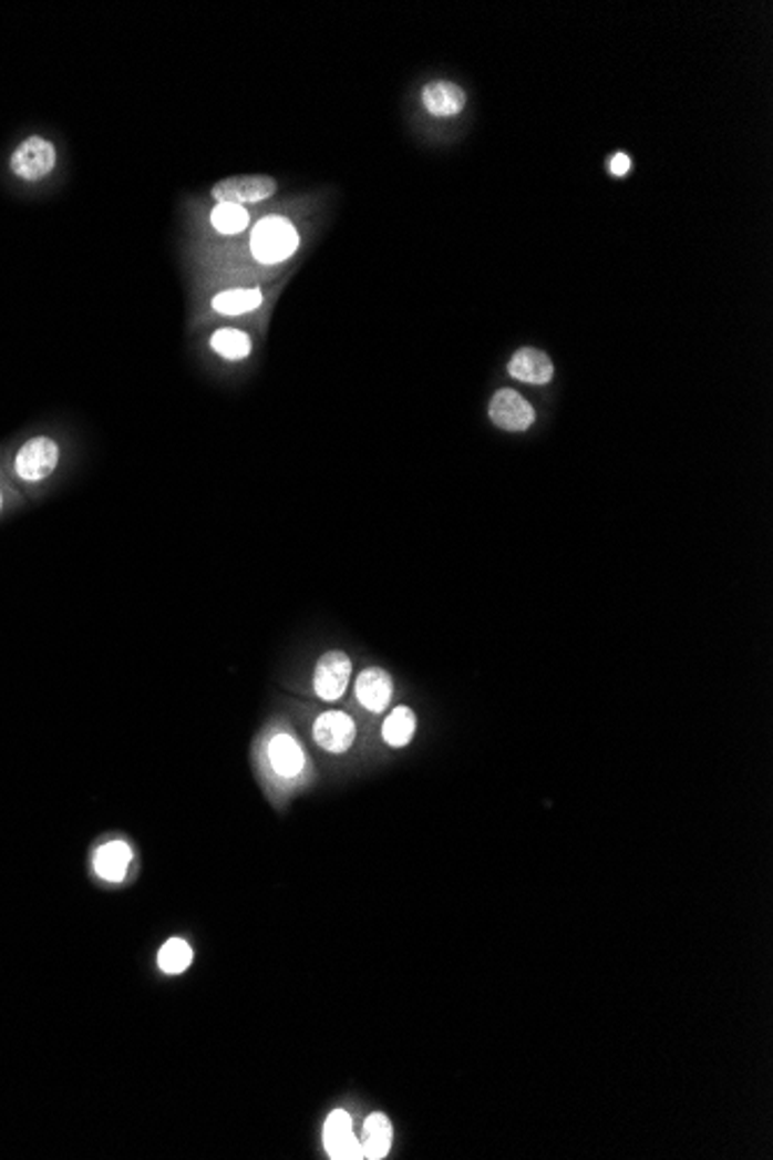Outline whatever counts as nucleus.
Here are the masks:
<instances>
[{
    "label": "nucleus",
    "mask_w": 773,
    "mask_h": 1160,
    "mask_svg": "<svg viewBox=\"0 0 773 1160\" xmlns=\"http://www.w3.org/2000/svg\"><path fill=\"white\" fill-rule=\"evenodd\" d=\"M61 445L51 435H33L12 456V473L23 484H40L56 473Z\"/></svg>",
    "instance_id": "nucleus-1"
},
{
    "label": "nucleus",
    "mask_w": 773,
    "mask_h": 1160,
    "mask_svg": "<svg viewBox=\"0 0 773 1160\" xmlns=\"http://www.w3.org/2000/svg\"><path fill=\"white\" fill-rule=\"evenodd\" d=\"M250 248L257 260L265 265L286 263L299 248V235L295 225L282 216H267L252 229Z\"/></svg>",
    "instance_id": "nucleus-2"
},
{
    "label": "nucleus",
    "mask_w": 773,
    "mask_h": 1160,
    "mask_svg": "<svg viewBox=\"0 0 773 1160\" xmlns=\"http://www.w3.org/2000/svg\"><path fill=\"white\" fill-rule=\"evenodd\" d=\"M265 764L278 783H297L306 773V753L297 737L288 730H276L262 746Z\"/></svg>",
    "instance_id": "nucleus-3"
},
{
    "label": "nucleus",
    "mask_w": 773,
    "mask_h": 1160,
    "mask_svg": "<svg viewBox=\"0 0 773 1160\" xmlns=\"http://www.w3.org/2000/svg\"><path fill=\"white\" fill-rule=\"evenodd\" d=\"M56 146L51 144L49 140L44 137H29L23 140L10 158V170L17 178H21V182H29V184H35V182H42L44 176H49L51 172H54L56 167Z\"/></svg>",
    "instance_id": "nucleus-4"
},
{
    "label": "nucleus",
    "mask_w": 773,
    "mask_h": 1160,
    "mask_svg": "<svg viewBox=\"0 0 773 1160\" xmlns=\"http://www.w3.org/2000/svg\"><path fill=\"white\" fill-rule=\"evenodd\" d=\"M352 679V660L346 651H327L313 673V690L320 700H341Z\"/></svg>",
    "instance_id": "nucleus-5"
},
{
    "label": "nucleus",
    "mask_w": 773,
    "mask_h": 1160,
    "mask_svg": "<svg viewBox=\"0 0 773 1160\" xmlns=\"http://www.w3.org/2000/svg\"><path fill=\"white\" fill-rule=\"evenodd\" d=\"M313 739L322 751L341 756L348 753L357 741V726L346 711H324L313 723Z\"/></svg>",
    "instance_id": "nucleus-6"
},
{
    "label": "nucleus",
    "mask_w": 773,
    "mask_h": 1160,
    "mask_svg": "<svg viewBox=\"0 0 773 1160\" xmlns=\"http://www.w3.org/2000/svg\"><path fill=\"white\" fill-rule=\"evenodd\" d=\"M276 193V182L271 176L255 174V176H229L218 182L212 188V195L218 199V204H248V202H260Z\"/></svg>",
    "instance_id": "nucleus-7"
},
{
    "label": "nucleus",
    "mask_w": 773,
    "mask_h": 1160,
    "mask_svg": "<svg viewBox=\"0 0 773 1160\" xmlns=\"http://www.w3.org/2000/svg\"><path fill=\"white\" fill-rule=\"evenodd\" d=\"M488 418L505 431H526L535 422V410L519 392L501 390L488 403Z\"/></svg>",
    "instance_id": "nucleus-8"
},
{
    "label": "nucleus",
    "mask_w": 773,
    "mask_h": 1160,
    "mask_svg": "<svg viewBox=\"0 0 773 1160\" xmlns=\"http://www.w3.org/2000/svg\"><path fill=\"white\" fill-rule=\"evenodd\" d=\"M322 1140H324V1149L331 1158L337 1160H354V1158H362V1144H359L357 1136H354V1128H352V1119L346 1110H333L327 1121H324V1130H322Z\"/></svg>",
    "instance_id": "nucleus-9"
},
{
    "label": "nucleus",
    "mask_w": 773,
    "mask_h": 1160,
    "mask_svg": "<svg viewBox=\"0 0 773 1160\" xmlns=\"http://www.w3.org/2000/svg\"><path fill=\"white\" fill-rule=\"evenodd\" d=\"M354 698L371 714H382L394 698L392 675L380 667H369L354 681Z\"/></svg>",
    "instance_id": "nucleus-10"
},
{
    "label": "nucleus",
    "mask_w": 773,
    "mask_h": 1160,
    "mask_svg": "<svg viewBox=\"0 0 773 1160\" xmlns=\"http://www.w3.org/2000/svg\"><path fill=\"white\" fill-rule=\"evenodd\" d=\"M133 862V848L123 839L102 843L93 855V871L97 879L107 883H121Z\"/></svg>",
    "instance_id": "nucleus-11"
},
{
    "label": "nucleus",
    "mask_w": 773,
    "mask_h": 1160,
    "mask_svg": "<svg viewBox=\"0 0 773 1160\" xmlns=\"http://www.w3.org/2000/svg\"><path fill=\"white\" fill-rule=\"evenodd\" d=\"M507 371L514 380H522L528 384H547L554 378V362L543 350L522 348L509 359Z\"/></svg>",
    "instance_id": "nucleus-12"
},
{
    "label": "nucleus",
    "mask_w": 773,
    "mask_h": 1160,
    "mask_svg": "<svg viewBox=\"0 0 773 1160\" xmlns=\"http://www.w3.org/2000/svg\"><path fill=\"white\" fill-rule=\"evenodd\" d=\"M426 112L433 116H454L466 107V93L452 82H431L422 91Z\"/></svg>",
    "instance_id": "nucleus-13"
},
{
    "label": "nucleus",
    "mask_w": 773,
    "mask_h": 1160,
    "mask_svg": "<svg viewBox=\"0 0 773 1160\" xmlns=\"http://www.w3.org/2000/svg\"><path fill=\"white\" fill-rule=\"evenodd\" d=\"M392 1136H394L392 1121L380 1112L371 1115L364 1123V1138L359 1140V1144H362V1158H371V1160L384 1158L386 1153H390Z\"/></svg>",
    "instance_id": "nucleus-14"
},
{
    "label": "nucleus",
    "mask_w": 773,
    "mask_h": 1160,
    "mask_svg": "<svg viewBox=\"0 0 773 1160\" xmlns=\"http://www.w3.org/2000/svg\"><path fill=\"white\" fill-rule=\"evenodd\" d=\"M418 730V716L410 707H396L382 723V739L392 749H403L412 741Z\"/></svg>",
    "instance_id": "nucleus-15"
},
{
    "label": "nucleus",
    "mask_w": 773,
    "mask_h": 1160,
    "mask_svg": "<svg viewBox=\"0 0 773 1160\" xmlns=\"http://www.w3.org/2000/svg\"><path fill=\"white\" fill-rule=\"evenodd\" d=\"M209 346L218 357L227 359V362H241V359H246L252 350V341L248 333L235 327H223L214 331Z\"/></svg>",
    "instance_id": "nucleus-16"
},
{
    "label": "nucleus",
    "mask_w": 773,
    "mask_h": 1160,
    "mask_svg": "<svg viewBox=\"0 0 773 1160\" xmlns=\"http://www.w3.org/2000/svg\"><path fill=\"white\" fill-rule=\"evenodd\" d=\"M262 299L265 297L260 290H227L214 297L212 306L220 316H244L255 311V308H260Z\"/></svg>",
    "instance_id": "nucleus-17"
},
{
    "label": "nucleus",
    "mask_w": 773,
    "mask_h": 1160,
    "mask_svg": "<svg viewBox=\"0 0 773 1160\" xmlns=\"http://www.w3.org/2000/svg\"><path fill=\"white\" fill-rule=\"evenodd\" d=\"M193 964V947L184 938H169L158 952V966L165 973H184Z\"/></svg>",
    "instance_id": "nucleus-18"
},
{
    "label": "nucleus",
    "mask_w": 773,
    "mask_h": 1160,
    "mask_svg": "<svg viewBox=\"0 0 773 1160\" xmlns=\"http://www.w3.org/2000/svg\"><path fill=\"white\" fill-rule=\"evenodd\" d=\"M212 225L220 235H239L248 227V212L239 204H218L212 212Z\"/></svg>",
    "instance_id": "nucleus-19"
},
{
    "label": "nucleus",
    "mask_w": 773,
    "mask_h": 1160,
    "mask_svg": "<svg viewBox=\"0 0 773 1160\" xmlns=\"http://www.w3.org/2000/svg\"><path fill=\"white\" fill-rule=\"evenodd\" d=\"M630 167H632V163H630V158L626 156V153H616V156H614L611 163H609V170H611L616 176L628 174Z\"/></svg>",
    "instance_id": "nucleus-20"
},
{
    "label": "nucleus",
    "mask_w": 773,
    "mask_h": 1160,
    "mask_svg": "<svg viewBox=\"0 0 773 1160\" xmlns=\"http://www.w3.org/2000/svg\"><path fill=\"white\" fill-rule=\"evenodd\" d=\"M3 510H6V492H3V486H0V514H3Z\"/></svg>",
    "instance_id": "nucleus-21"
}]
</instances>
